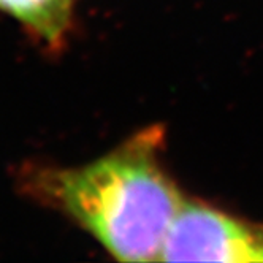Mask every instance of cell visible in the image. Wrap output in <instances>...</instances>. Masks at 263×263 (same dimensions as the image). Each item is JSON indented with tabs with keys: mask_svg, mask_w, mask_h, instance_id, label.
I'll use <instances>...</instances> for the list:
<instances>
[{
	"mask_svg": "<svg viewBox=\"0 0 263 263\" xmlns=\"http://www.w3.org/2000/svg\"><path fill=\"white\" fill-rule=\"evenodd\" d=\"M0 10L14 17L45 48L58 51L70 35L74 0H0Z\"/></svg>",
	"mask_w": 263,
	"mask_h": 263,
	"instance_id": "3957f363",
	"label": "cell"
},
{
	"mask_svg": "<svg viewBox=\"0 0 263 263\" xmlns=\"http://www.w3.org/2000/svg\"><path fill=\"white\" fill-rule=\"evenodd\" d=\"M163 261H263V227L201 201L184 200L166 233Z\"/></svg>",
	"mask_w": 263,
	"mask_h": 263,
	"instance_id": "7a4b0ae2",
	"label": "cell"
},
{
	"mask_svg": "<svg viewBox=\"0 0 263 263\" xmlns=\"http://www.w3.org/2000/svg\"><path fill=\"white\" fill-rule=\"evenodd\" d=\"M163 132L141 130L108 154L81 166L26 163L21 192L87 232L118 260H160L184 201L160 160Z\"/></svg>",
	"mask_w": 263,
	"mask_h": 263,
	"instance_id": "6da1fadb",
	"label": "cell"
}]
</instances>
